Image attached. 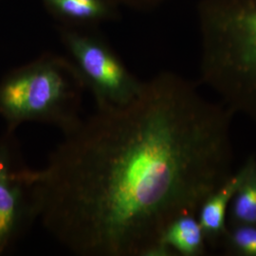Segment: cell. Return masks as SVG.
Listing matches in <instances>:
<instances>
[{
	"instance_id": "obj_8",
	"label": "cell",
	"mask_w": 256,
	"mask_h": 256,
	"mask_svg": "<svg viewBox=\"0 0 256 256\" xmlns=\"http://www.w3.org/2000/svg\"><path fill=\"white\" fill-rule=\"evenodd\" d=\"M160 245L173 252L174 256H202L208 246L196 214H183L165 228Z\"/></svg>"
},
{
	"instance_id": "obj_5",
	"label": "cell",
	"mask_w": 256,
	"mask_h": 256,
	"mask_svg": "<svg viewBox=\"0 0 256 256\" xmlns=\"http://www.w3.org/2000/svg\"><path fill=\"white\" fill-rule=\"evenodd\" d=\"M12 146L9 142H0V254L37 220L38 170L24 166Z\"/></svg>"
},
{
	"instance_id": "obj_10",
	"label": "cell",
	"mask_w": 256,
	"mask_h": 256,
	"mask_svg": "<svg viewBox=\"0 0 256 256\" xmlns=\"http://www.w3.org/2000/svg\"><path fill=\"white\" fill-rule=\"evenodd\" d=\"M220 245L227 256H256V224H228Z\"/></svg>"
},
{
	"instance_id": "obj_7",
	"label": "cell",
	"mask_w": 256,
	"mask_h": 256,
	"mask_svg": "<svg viewBox=\"0 0 256 256\" xmlns=\"http://www.w3.org/2000/svg\"><path fill=\"white\" fill-rule=\"evenodd\" d=\"M62 27L88 30L117 18L119 6L111 0H42Z\"/></svg>"
},
{
	"instance_id": "obj_2",
	"label": "cell",
	"mask_w": 256,
	"mask_h": 256,
	"mask_svg": "<svg viewBox=\"0 0 256 256\" xmlns=\"http://www.w3.org/2000/svg\"><path fill=\"white\" fill-rule=\"evenodd\" d=\"M200 79L256 126V0H200Z\"/></svg>"
},
{
	"instance_id": "obj_9",
	"label": "cell",
	"mask_w": 256,
	"mask_h": 256,
	"mask_svg": "<svg viewBox=\"0 0 256 256\" xmlns=\"http://www.w3.org/2000/svg\"><path fill=\"white\" fill-rule=\"evenodd\" d=\"M246 170L229 206L228 224H256V156L244 164Z\"/></svg>"
},
{
	"instance_id": "obj_6",
	"label": "cell",
	"mask_w": 256,
	"mask_h": 256,
	"mask_svg": "<svg viewBox=\"0 0 256 256\" xmlns=\"http://www.w3.org/2000/svg\"><path fill=\"white\" fill-rule=\"evenodd\" d=\"M246 167L242 165L239 170L210 194L202 202L198 218L205 234L208 246H220L227 228V214L230 203L245 174Z\"/></svg>"
},
{
	"instance_id": "obj_4",
	"label": "cell",
	"mask_w": 256,
	"mask_h": 256,
	"mask_svg": "<svg viewBox=\"0 0 256 256\" xmlns=\"http://www.w3.org/2000/svg\"><path fill=\"white\" fill-rule=\"evenodd\" d=\"M59 34L97 108L122 106L137 97L144 82L130 72L102 38L88 30L62 26Z\"/></svg>"
},
{
	"instance_id": "obj_1",
	"label": "cell",
	"mask_w": 256,
	"mask_h": 256,
	"mask_svg": "<svg viewBox=\"0 0 256 256\" xmlns=\"http://www.w3.org/2000/svg\"><path fill=\"white\" fill-rule=\"evenodd\" d=\"M232 116L182 76L158 74L64 134L37 172V220L75 256H172L166 226L198 214L234 173Z\"/></svg>"
},
{
	"instance_id": "obj_3",
	"label": "cell",
	"mask_w": 256,
	"mask_h": 256,
	"mask_svg": "<svg viewBox=\"0 0 256 256\" xmlns=\"http://www.w3.org/2000/svg\"><path fill=\"white\" fill-rule=\"evenodd\" d=\"M86 86L70 58L45 52L12 70L0 81V115L8 133L26 122L45 124L66 134L81 117Z\"/></svg>"
},
{
	"instance_id": "obj_11",
	"label": "cell",
	"mask_w": 256,
	"mask_h": 256,
	"mask_svg": "<svg viewBox=\"0 0 256 256\" xmlns=\"http://www.w3.org/2000/svg\"><path fill=\"white\" fill-rule=\"evenodd\" d=\"M117 6H126L128 8L147 10L154 8L164 0H111Z\"/></svg>"
}]
</instances>
